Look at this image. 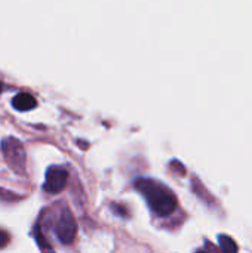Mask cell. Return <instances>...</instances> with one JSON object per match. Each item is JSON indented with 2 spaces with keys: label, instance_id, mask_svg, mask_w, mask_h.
Listing matches in <instances>:
<instances>
[{
  "label": "cell",
  "instance_id": "1",
  "mask_svg": "<svg viewBox=\"0 0 252 253\" xmlns=\"http://www.w3.org/2000/svg\"><path fill=\"white\" fill-rule=\"evenodd\" d=\"M137 190L146 197L149 206L151 211L159 215V216H166L172 213L177 208V197L175 194L165 187L163 184L149 179V178H141L135 184Z\"/></svg>",
  "mask_w": 252,
  "mask_h": 253
},
{
  "label": "cell",
  "instance_id": "2",
  "mask_svg": "<svg viewBox=\"0 0 252 253\" xmlns=\"http://www.w3.org/2000/svg\"><path fill=\"white\" fill-rule=\"evenodd\" d=\"M1 151L10 169H13L16 173H24L27 157H25V150L22 144L15 138H6L1 142Z\"/></svg>",
  "mask_w": 252,
  "mask_h": 253
},
{
  "label": "cell",
  "instance_id": "3",
  "mask_svg": "<svg viewBox=\"0 0 252 253\" xmlns=\"http://www.w3.org/2000/svg\"><path fill=\"white\" fill-rule=\"evenodd\" d=\"M76 231H77V225H76V221L73 218V215L70 213L68 209H64V212L59 215V219L55 225V233H56V237L68 245L74 240L76 237Z\"/></svg>",
  "mask_w": 252,
  "mask_h": 253
},
{
  "label": "cell",
  "instance_id": "4",
  "mask_svg": "<svg viewBox=\"0 0 252 253\" xmlns=\"http://www.w3.org/2000/svg\"><path fill=\"white\" fill-rule=\"evenodd\" d=\"M67 178H68V172L61 168V166H52L48 169L46 172V179H45V190L52 193V194H56L59 193L65 184H67Z\"/></svg>",
  "mask_w": 252,
  "mask_h": 253
},
{
  "label": "cell",
  "instance_id": "5",
  "mask_svg": "<svg viewBox=\"0 0 252 253\" xmlns=\"http://www.w3.org/2000/svg\"><path fill=\"white\" fill-rule=\"evenodd\" d=\"M12 105L18 110V111H28V110H33L36 107V99L33 95L27 93V92H21L18 93L13 101H12Z\"/></svg>",
  "mask_w": 252,
  "mask_h": 253
},
{
  "label": "cell",
  "instance_id": "6",
  "mask_svg": "<svg viewBox=\"0 0 252 253\" xmlns=\"http://www.w3.org/2000/svg\"><path fill=\"white\" fill-rule=\"evenodd\" d=\"M218 242H220V246L224 253H238V245L232 237L223 234L218 237Z\"/></svg>",
  "mask_w": 252,
  "mask_h": 253
},
{
  "label": "cell",
  "instance_id": "7",
  "mask_svg": "<svg viewBox=\"0 0 252 253\" xmlns=\"http://www.w3.org/2000/svg\"><path fill=\"white\" fill-rule=\"evenodd\" d=\"M7 242H9V234L0 230V249L4 248L7 245Z\"/></svg>",
  "mask_w": 252,
  "mask_h": 253
},
{
  "label": "cell",
  "instance_id": "8",
  "mask_svg": "<svg viewBox=\"0 0 252 253\" xmlns=\"http://www.w3.org/2000/svg\"><path fill=\"white\" fill-rule=\"evenodd\" d=\"M0 90H1V83H0Z\"/></svg>",
  "mask_w": 252,
  "mask_h": 253
},
{
  "label": "cell",
  "instance_id": "9",
  "mask_svg": "<svg viewBox=\"0 0 252 253\" xmlns=\"http://www.w3.org/2000/svg\"><path fill=\"white\" fill-rule=\"evenodd\" d=\"M199 253H203V252H199Z\"/></svg>",
  "mask_w": 252,
  "mask_h": 253
}]
</instances>
